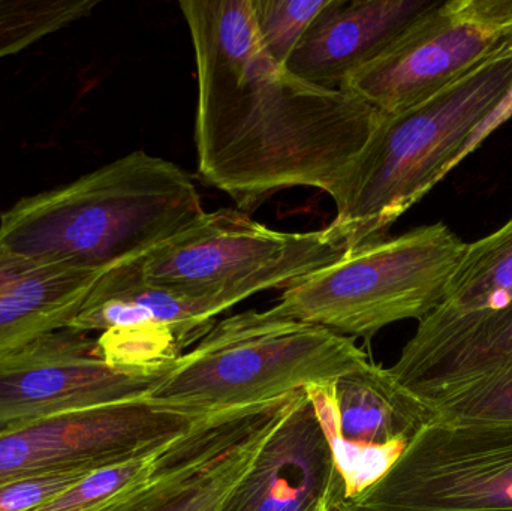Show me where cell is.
Returning <instances> with one entry per match:
<instances>
[{
    "instance_id": "obj_23",
    "label": "cell",
    "mask_w": 512,
    "mask_h": 511,
    "mask_svg": "<svg viewBox=\"0 0 512 511\" xmlns=\"http://www.w3.org/2000/svg\"><path fill=\"white\" fill-rule=\"evenodd\" d=\"M98 471V470H96ZM93 471H69L0 486V511H30L62 494Z\"/></svg>"
},
{
    "instance_id": "obj_21",
    "label": "cell",
    "mask_w": 512,
    "mask_h": 511,
    "mask_svg": "<svg viewBox=\"0 0 512 511\" xmlns=\"http://www.w3.org/2000/svg\"><path fill=\"white\" fill-rule=\"evenodd\" d=\"M442 423L512 425V365L426 401Z\"/></svg>"
},
{
    "instance_id": "obj_2",
    "label": "cell",
    "mask_w": 512,
    "mask_h": 511,
    "mask_svg": "<svg viewBox=\"0 0 512 511\" xmlns=\"http://www.w3.org/2000/svg\"><path fill=\"white\" fill-rule=\"evenodd\" d=\"M194 179L144 150L0 215V249L107 273L138 260L203 215Z\"/></svg>"
},
{
    "instance_id": "obj_6",
    "label": "cell",
    "mask_w": 512,
    "mask_h": 511,
    "mask_svg": "<svg viewBox=\"0 0 512 511\" xmlns=\"http://www.w3.org/2000/svg\"><path fill=\"white\" fill-rule=\"evenodd\" d=\"M348 252L330 227L276 231L239 209L204 212L137 264L147 281L195 297L239 305L262 291L289 288Z\"/></svg>"
},
{
    "instance_id": "obj_9",
    "label": "cell",
    "mask_w": 512,
    "mask_h": 511,
    "mask_svg": "<svg viewBox=\"0 0 512 511\" xmlns=\"http://www.w3.org/2000/svg\"><path fill=\"white\" fill-rule=\"evenodd\" d=\"M200 419L143 398L8 429L0 432V486L131 461L171 443Z\"/></svg>"
},
{
    "instance_id": "obj_11",
    "label": "cell",
    "mask_w": 512,
    "mask_h": 511,
    "mask_svg": "<svg viewBox=\"0 0 512 511\" xmlns=\"http://www.w3.org/2000/svg\"><path fill=\"white\" fill-rule=\"evenodd\" d=\"M304 392L330 441L346 501L382 479L409 441L435 420L426 402L375 363Z\"/></svg>"
},
{
    "instance_id": "obj_14",
    "label": "cell",
    "mask_w": 512,
    "mask_h": 511,
    "mask_svg": "<svg viewBox=\"0 0 512 511\" xmlns=\"http://www.w3.org/2000/svg\"><path fill=\"white\" fill-rule=\"evenodd\" d=\"M439 0H328L286 68L316 86L340 89L381 56Z\"/></svg>"
},
{
    "instance_id": "obj_24",
    "label": "cell",
    "mask_w": 512,
    "mask_h": 511,
    "mask_svg": "<svg viewBox=\"0 0 512 511\" xmlns=\"http://www.w3.org/2000/svg\"><path fill=\"white\" fill-rule=\"evenodd\" d=\"M512 117V83L508 87L507 92L502 95V98L496 102L495 107L486 114L483 120L478 123L477 128L471 132L466 143L463 144L460 152L457 153L454 161L451 162L450 170L453 171L463 159L468 158L472 152L478 149L496 129L501 128L504 123H507Z\"/></svg>"
},
{
    "instance_id": "obj_18",
    "label": "cell",
    "mask_w": 512,
    "mask_h": 511,
    "mask_svg": "<svg viewBox=\"0 0 512 511\" xmlns=\"http://www.w3.org/2000/svg\"><path fill=\"white\" fill-rule=\"evenodd\" d=\"M512 303V218L495 233L468 243L447 293L418 321L409 347H423Z\"/></svg>"
},
{
    "instance_id": "obj_25",
    "label": "cell",
    "mask_w": 512,
    "mask_h": 511,
    "mask_svg": "<svg viewBox=\"0 0 512 511\" xmlns=\"http://www.w3.org/2000/svg\"><path fill=\"white\" fill-rule=\"evenodd\" d=\"M493 57H496V59H512V29L504 36Z\"/></svg>"
},
{
    "instance_id": "obj_15",
    "label": "cell",
    "mask_w": 512,
    "mask_h": 511,
    "mask_svg": "<svg viewBox=\"0 0 512 511\" xmlns=\"http://www.w3.org/2000/svg\"><path fill=\"white\" fill-rule=\"evenodd\" d=\"M234 303L216 297H195L147 281L137 260L114 267L90 291L69 329L107 332L137 326H164L197 344Z\"/></svg>"
},
{
    "instance_id": "obj_8",
    "label": "cell",
    "mask_w": 512,
    "mask_h": 511,
    "mask_svg": "<svg viewBox=\"0 0 512 511\" xmlns=\"http://www.w3.org/2000/svg\"><path fill=\"white\" fill-rule=\"evenodd\" d=\"M511 29L512 0H439L340 90L393 116L492 59Z\"/></svg>"
},
{
    "instance_id": "obj_3",
    "label": "cell",
    "mask_w": 512,
    "mask_h": 511,
    "mask_svg": "<svg viewBox=\"0 0 512 511\" xmlns=\"http://www.w3.org/2000/svg\"><path fill=\"white\" fill-rule=\"evenodd\" d=\"M511 83L512 59L492 57L426 101L384 116L333 198L328 227L348 252L388 237L391 225L451 173Z\"/></svg>"
},
{
    "instance_id": "obj_5",
    "label": "cell",
    "mask_w": 512,
    "mask_h": 511,
    "mask_svg": "<svg viewBox=\"0 0 512 511\" xmlns=\"http://www.w3.org/2000/svg\"><path fill=\"white\" fill-rule=\"evenodd\" d=\"M466 246L442 222L385 237L286 288L267 312L369 342L391 324L421 321L438 308Z\"/></svg>"
},
{
    "instance_id": "obj_13",
    "label": "cell",
    "mask_w": 512,
    "mask_h": 511,
    "mask_svg": "<svg viewBox=\"0 0 512 511\" xmlns=\"http://www.w3.org/2000/svg\"><path fill=\"white\" fill-rule=\"evenodd\" d=\"M340 498L345 489L330 441L300 390L219 511H328Z\"/></svg>"
},
{
    "instance_id": "obj_16",
    "label": "cell",
    "mask_w": 512,
    "mask_h": 511,
    "mask_svg": "<svg viewBox=\"0 0 512 511\" xmlns=\"http://www.w3.org/2000/svg\"><path fill=\"white\" fill-rule=\"evenodd\" d=\"M102 276L0 249V356L71 326Z\"/></svg>"
},
{
    "instance_id": "obj_12",
    "label": "cell",
    "mask_w": 512,
    "mask_h": 511,
    "mask_svg": "<svg viewBox=\"0 0 512 511\" xmlns=\"http://www.w3.org/2000/svg\"><path fill=\"white\" fill-rule=\"evenodd\" d=\"M162 377L114 369L90 333L57 330L0 356V432L56 414L147 398Z\"/></svg>"
},
{
    "instance_id": "obj_10",
    "label": "cell",
    "mask_w": 512,
    "mask_h": 511,
    "mask_svg": "<svg viewBox=\"0 0 512 511\" xmlns=\"http://www.w3.org/2000/svg\"><path fill=\"white\" fill-rule=\"evenodd\" d=\"M292 395L204 416L162 450L147 482L105 511L221 510Z\"/></svg>"
},
{
    "instance_id": "obj_20",
    "label": "cell",
    "mask_w": 512,
    "mask_h": 511,
    "mask_svg": "<svg viewBox=\"0 0 512 511\" xmlns=\"http://www.w3.org/2000/svg\"><path fill=\"white\" fill-rule=\"evenodd\" d=\"M176 440V438H174ZM170 444V443H168ZM122 464L87 474L80 482L30 511H105L150 479L159 455L168 446Z\"/></svg>"
},
{
    "instance_id": "obj_4",
    "label": "cell",
    "mask_w": 512,
    "mask_h": 511,
    "mask_svg": "<svg viewBox=\"0 0 512 511\" xmlns=\"http://www.w3.org/2000/svg\"><path fill=\"white\" fill-rule=\"evenodd\" d=\"M370 363L354 339L267 311H248L213 324L146 399L204 417L333 383Z\"/></svg>"
},
{
    "instance_id": "obj_22",
    "label": "cell",
    "mask_w": 512,
    "mask_h": 511,
    "mask_svg": "<svg viewBox=\"0 0 512 511\" xmlns=\"http://www.w3.org/2000/svg\"><path fill=\"white\" fill-rule=\"evenodd\" d=\"M327 3L328 0H251L256 30L265 51L286 66Z\"/></svg>"
},
{
    "instance_id": "obj_1",
    "label": "cell",
    "mask_w": 512,
    "mask_h": 511,
    "mask_svg": "<svg viewBox=\"0 0 512 511\" xmlns=\"http://www.w3.org/2000/svg\"><path fill=\"white\" fill-rule=\"evenodd\" d=\"M197 66L198 176L254 212L277 192L336 197L384 114L265 51L251 0H182Z\"/></svg>"
},
{
    "instance_id": "obj_26",
    "label": "cell",
    "mask_w": 512,
    "mask_h": 511,
    "mask_svg": "<svg viewBox=\"0 0 512 511\" xmlns=\"http://www.w3.org/2000/svg\"><path fill=\"white\" fill-rule=\"evenodd\" d=\"M328 511H361L358 509H355L354 506H352L351 503H348V501L345 500V498H340V500L334 501L333 504H331L330 509Z\"/></svg>"
},
{
    "instance_id": "obj_17",
    "label": "cell",
    "mask_w": 512,
    "mask_h": 511,
    "mask_svg": "<svg viewBox=\"0 0 512 511\" xmlns=\"http://www.w3.org/2000/svg\"><path fill=\"white\" fill-rule=\"evenodd\" d=\"M512 365V303L423 347L405 345L390 368L421 401Z\"/></svg>"
},
{
    "instance_id": "obj_7",
    "label": "cell",
    "mask_w": 512,
    "mask_h": 511,
    "mask_svg": "<svg viewBox=\"0 0 512 511\" xmlns=\"http://www.w3.org/2000/svg\"><path fill=\"white\" fill-rule=\"evenodd\" d=\"M348 503L361 511H512V425L433 420Z\"/></svg>"
},
{
    "instance_id": "obj_19",
    "label": "cell",
    "mask_w": 512,
    "mask_h": 511,
    "mask_svg": "<svg viewBox=\"0 0 512 511\" xmlns=\"http://www.w3.org/2000/svg\"><path fill=\"white\" fill-rule=\"evenodd\" d=\"M98 0H0V59L89 17Z\"/></svg>"
}]
</instances>
